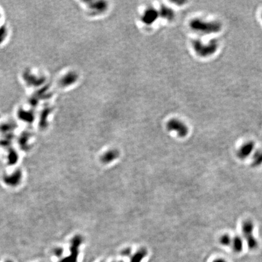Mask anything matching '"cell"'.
<instances>
[{
    "mask_svg": "<svg viewBox=\"0 0 262 262\" xmlns=\"http://www.w3.org/2000/svg\"><path fill=\"white\" fill-rule=\"evenodd\" d=\"M190 27L194 30L204 34H213L219 32L221 29V24L216 21H207L202 19L195 18L190 22Z\"/></svg>",
    "mask_w": 262,
    "mask_h": 262,
    "instance_id": "cell-1",
    "label": "cell"
},
{
    "mask_svg": "<svg viewBox=\"0 0 262 262\" xmlns=\"http://www.w3.org/2000/svg\"><path fill=\"white\" fill-rule=\"evenodd\" d=\"M254 223L250 220H244L241 224V231L243 237L247 243L249 249H256L258 248V243L254 235Z\"/></svg>",
    "mask_w": 262,
    "mask_h": 262,
    "instance_id": "cell-2",
    "label": "cell"
},
{
    "mask_svg": "<svg viewBox=\"0 0 262 262\" xmlns=\"http://www.w3.org/2000/svg\"><path fill=\"white\" fill-rule=\"evenodd\" d=\"M192 46L196 54L206 57L214 54L218 49V43L216 40H211L209 43L205 44L200 40H196L192 42Z\"/></svg>",
    "mask_w": 262,
    "mask_h": 262,
    "instance_id": "cell-3",
    "label": "cell"
},
{
    "mask_svg": "<svg viewBox=\"0 0 262 262\" xmlns=\"http://www.w3.org/2000/svg\"><path fill=\"white\" fill-rule=\"evenodd\" d=\"M83 241L80 236H75L71 241L70 246V254L65 258H63L60 262H77L79 255V247Z\"/></svg>",
    "mask_w": 262,
    "mask_h": 262,
    "instance_id": "cell-4",
    "label": "cell"
},
{
    "mask_svg": "<svg viewBox=\"0 0 262 262\" xmlns=\"http://www.w3.org/2000/svg\"><path fill=\"white\" fill-rule=\"evenodd\" d=\"M167 128L169 131L177 133L180 138L186 137L189 132V129L186 124L178 119H171L167 123Z\"/></svg>",
    "mask_w": 262,
    "mask_h": 262,
    "instance_id": "cell-5",
    "label": "cell"
},
{
    "mask_svg": "<svg viewBox=\"0 0 262 262\" xmlns=\"http://www.w3.org/2000/svg\"><path fill=\"white\" fill-rule=\"evenodd\" d=\"M255 149L254 141H249L243 143L237 151V156L239 159L244 160L253 154Z\"/></svg>",
    "mask_w": 262,
    "mask_h": 262,
    "instance_id": "cell-6",
    "label": "cell"
},
{
    "mask_svg": "<svg viewBox=\"0 0 262 262\" xmlns=\"http://www.w3.org/2000/svg\"><path fill=\"white\" fill-rule=\"evenodd\" d=\"M231 246L233 251L235 252L239 253L241 252L243 248V238L239 236H236L232 238V242Z\"/></svg>",
    "mask_w": 262,
    "mask_h": 262,
    "instance_id": "cell-7",
    "label": "cell"
},
{
    "mask_svg": "<svg viewBox=\"0 0 262 262\" xmlns=\"http://www.w3.org/2000/svg\"><path fill=\"white\" fill-rule=\"evenodd\" d=\"M119 155V153L116 150H110L105 152L101 158V160L104 163H109L116 159Z\"/></svg>",
    "mask_w": 262,
    "mask_h": 262,
    "instance_id": "cell-8",
    "label": "cell"
},
{
    "mask_svg": "<svg viewBox=\"0 0 262 262\" xmlns=\"http://www.w3.org/2000/svg\"><path fill=\"white\" fill-rule=\"evenodd\" d=\"M251 165L254 168L262 165V149H257L252 154Z\"/></svg>",
    "mask_w": 262,
    "mask_h": 262,
    "instance_id": "cell-9",
    "label": "cell"
},
{
    "mask_svg": "<svg viewBox=\"0 0 262 262\" xmlns=\"http://www.w3.org/2000/svg\"><path fill=\"white\" fill-rule=\"evenodd\" d=\"M147 255V251L146 249L142 248L138 250L134 255L130 257V262H141L142 260Z\"/></svg>",
    "mask_w": 262,
    "mask_h": 262,
    "instance_id": "cell-10",
    "label": "cell"
},
{
    "mask_svg": "<svg viewBox=\"0 0 262 262\" xmlns=\"http://www.w3.org/2000/svg\"><path fill=\"white\" fill-rule=\"evenodd\" d=\"M161 15L164 18H165L169 20H172L174 17V11L166 7H163L161 9Z\"/></svg>",
    "mask_w": 262,
    "mask_h": 262,
    "instance_id": "cell-11",
    "label": "cell"
},
{
    "mask_svg": "<svg viewBox=\"0 0 262 262\" xmlns=\"http://www.w3.org/2000/svg\"><path fill=\"white\" fill-rule=\"evenodd\" d=\"M219 241L222 245L224 246V247H228V246H231V244L232 237L229 234H225L220 237Z\"/></svg>",
    "mask_w": 262,
    "mask_h": 262,
    "instance_id": "cell-12",
    "label": "cell"
},
{
    "mask_svg": "<svg viewBox=\"0 0 262 262\" xmlns=\"http://www.w3.org/2000/svg\"><path fill=\"white\" fill-rule=\"evenodd\" d=\"M63 249L61 247H58L55 248L54 250V254L55 256H57V257H61L62 256V254L63 253Z\"/></svg>",
    "mask_w": 262,
    "mask_h": 262,
    "instance_id": "cell-13",
    "label": "cell"
},
{
    "mask_svg": "<svg viewBox=\"0 0 262 262\" xmlns=\"http://www.w3.org/2000/svg\"><path fill=\"white\" fill-rule=\"evenodd\" d=\"M131 252H132V249L130 248H127L122 251L121 254L123 256H129L131 254Z\"/></svg>",
    "mask_w": 262,
    "mask_h": 262,
    "instance_id": "cell-14",
    "label": "cell"
},
{
    "mask_svg": "<svg viewBox=\"0 0 262 262\" xmlns=\"http://www.w3.org/2000/svg\"><path fill=\"white\" fill-rule=\"evenodd\" d=\"M212 262H227L226 260L222 258H217L214 260Z\"/></svg>",
    "mask_w": 262,
    "mask_h": 262,
    "instance_id": "cell-15",
    "label": "cell"
},
{
    "mask_svg": "<svg viewBox=\"0 0 262 262\" xmlns=\"http://www.w3.org/2000/svg\"><path fill=\"white\" fill-rule=\"evenodd\" d=\"M6 262H12V261H9H9H7Z\"/></svg>",
    "mask_w": 262,
    "mask_h": 262,
    "instance_id": "cell-16",
    "label": "cell"
},
{
    "mask_svg": "<svg viewBox=\"0 0 262 262\" xmlns=\"http://www.w3.org/2000/svg\"><path fill=\"white\" fill-rule=\"evenodd\" d=\"M101 262H104V261H101Z\"/></svg>",
    "mask_w": 262,
    "mask_h": 262,
    "instance_id": "cell-17",
    "label": "cell"
}]
</instances>
